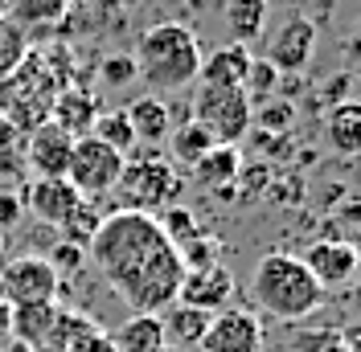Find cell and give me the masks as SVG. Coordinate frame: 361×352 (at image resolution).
<instances>
[{
	"label": "cell",
	"mask_w": 361,
	"mask_h": 352,
	"mask_svg": "<svg viewBox=\"0 0 361 352\" xmlns=\"http://www.w3.org/2000/svg\"><path fill=\"white\" fill-rule=\"evenodd\" d=\"M21 201L13 197V193H0V230H8V225H17V218H21Z\"/></svg>",
	"instance_id": "4dcf8cb0"
},
{
	"label": "cell",
	"mask_w": 361,
	"mask_h": 352,
	"mask_svg": "<svg viewBox=\"0 0 361 352\" xmlns=\"http://www.w3.org/2000/svg\"><path fill=\"white\" fill-rule=\"evenodd\" d=\"M193 172L205 189H214L218 197H234V180H238V144H214L209 152L193 164Z\"/></svg>",
	"instance_id": "e0dca14e"
},
{
	"label": "cell",
	"mask_w": 361,
	"mask_h": 352,
	"mask_svg": "<svg viewBox=\"0 0 361 352\" xmlns=\"http://www.w3.org/2000/svg\"><path fill=\"white\" fill-rule=\"evenodd\" d=\"M177 172L160 152H132L123 160V172L115 184V193L123 197L119 209H140V213H157L164 201L177 197Z\"/></svg>",
	"instance_id": "5b68a950"
},
{
	"label": "cell",
	"mask_w": 361,
	"mask_h": 352,
	"mask_svg": "<svg viewBox=\"0 0 361 352\" xmlns=\"http://www.w3.org/2000/svg\"><path fill=\"white\" fill-rule=\"evenodd\" d=\"M78 263H82V246L74 242H62L58 250H54V258H49V266L62 275V270H78Z\"/></svg>",
	"instance_id": "f1b7e54d"
},
{
	"label": "cell",
	"mask_w": 361,
	"mask_h": 352,
	"mask_svg": "<svg viewBox=\"0 0 361 352\" xmlns=\"http://www.w3.org/2000/svg\"><path fill=\"white\" fill-rule=\"evenodd\" d=\"M267 4L263 0H226L222 4V25L226 33H230V42L234 45H250L263 37V29H267Z\"/></svg>",
	"instance_id": "d6986e66"
},
{
	"label": "cell",
	"mask_w": 361,
	"mask_h": 352,
	"mask_svg": "<svg viewBox=\"0 0 361 352\" xmlns=\"http://www.w3.org/2000/svg\"><path fill=\"white\" fill-rule=\"evenodd\" d=\"M70 148H74V135L62 132V127L49 119V123H37V127H33L25 160H29V168L37 176H66Z\"/></svg>",
	"instance_id": "4fadbf2b"
},
{
	"label": "cell",
	"mask_w": 361,
	"mask_h": 352,
	"mask_svg": "<svg viewBox=\"0 0 361 352\" xmlns=\"http://www.w3.org/2000/svg\"><path fill=\"white\" fill-rule=\"evenodd\" d=\"M250 291H255V303L275 320H304L324 303V287L308 275V266L295 254H283V250L263 254L255 263Z\"/></svg>",
	"instance_id": "3957f363"
},
{
	"label": "cell",
	"mask_w": 361,
	"mask_h": 352,
	"mask_svg": "<svg viewBox=\"0 0 361 352\" xmlns=\"http://www.w3.org/2000/svg\"><path fill=\"white\" fill-rule=\"evenodd\" d=\"M202 352H263V324L247 308H222L209 315Z\"/></svg>",
	"instance_id": "ba28073f"
},
{
	"label": "cell",
	"mask_w": 361,
	"mask_h": 352,
	"mask_svg": "<svg viewBox=\"0 0 361 352\" xmlns=\"http://www.w3.org/2000/svg\"><path fill=\"white\" fill-rule=\"evenodd\" d=\"M111 344H115V352H164L169 348V336H164L160 315H140V311H132L119 324Z\"/></svg>",
	"instance_id": "ac0fdd59"
},
{
	"label": "cell",
	"mask_w": 361,
	"mask_h": 352,
	"mask_svg": "<svg viewBox=\"0 0 361 352\" xmlns=\"http://www.w3.org/2000/svg\"><path fill=\"white\" fill-rule=\"evenodd\" d=\"M230 295H234V275L222 263H214V266H202V270H185L177 303H189V308H202V311H222L230 308Z\"/></svg>",
	"instance_id": "8fae6325"
},
{
	"label": "cell",
	"mask_w": 361,
	"mask_h": 352,
	"mask_svg": "<svg viewBox=\"0 0 361 352\" xmlns=\"http://www.w3.org/2000/svg\"><path fill=\"white\" fill-rule=\"evenodd\" d=\"M300 263L308 266V275L329 291V287H341L357 275L361 254H357V246H349V242H312Z\"/></svg>",
	"instance_id": "7c38bea8"
},
{
	"label": "cell",
	"mask_w": 361,
	"mask_h": 352,
	"mask_svg": "<svg viewBox=\"0 0 361 352\" xmlns=\"http://www.w3.org/2000/svg\"><path fill=\"white\" fill-rule=\"evenodd\" d=\"M312 49H316V25L295 13L292 21H283L279 33L271 37L267 62L279 70V74H300V70L312 62Z\"/></svg>",
	"instance_id": "30bf717a"
},
{
	"label": "cell",
	"mask_w": 361,
	"mask_h": 352,
	"mask_svg": "<svg viewBox=\"0 0 361 352\" xmlns=\"http://www.w3.org/2000/svg\"><path fill=\"white\" fill-rule=\"evenodd\" d=\"M0 8L17 29H45V25L66 21L70 0H0Z\"/></svg>",
	"instance_id": "603a6c76"
},
{
	"label": "cell",
	"mask_w": 361,
	"mask_h": 352,
	"mask_svg": "<svg viewBox=\"0 0 361 352\" xmlns=\"http://www.w3.org/2000/svg\"><path fill=\"white\" fill-rule=\"evenodd\" d=\"M247 45H222L214 54H202V70H197V82H214V87H243L247 82V70H250Z\"/></svg>",
	"instance_id": "9a60e30c"
},
{
	"label": "cell",
	"mask_w": 361,
	"mask_h": 352,
	"mask_svg": "<svg viewBox=\"0 0 361 352\" xmlns=\"http://www.w3.org/2000/svg\"><path fill=\"white\" fill-rule=\"evenodd\" d=\"M123 111H128V123L135 132V144L157 148L173 132V111L164 107V99H157V94H144V99H135L132 107H123Z\"/></svg>",
	"instance_id": "2e32d148"
},
{
	"label": "cell",
	"mask_w": 361,
	"mask_h": 352,
	"mask_svg": "<svg viewBox=\"0 0 361 352\" xmlns=\"http://www.w3.org/2000/svg\"><path fill=\"white\" fill-rule=\"evenodd\" d=\"M157 221H160V230H164V238L177 246H189L197 234H202V225L193 221V213L189 209H180V205H173V209H164V213H157Z\"/></svg>",
	"instance_id": "484cf974"
},
{
	"label": "cell",
	"mask_w": 361,
	"mask_h": 352,
	"mask_svg": "<svg viewBox=\"0 0 361 352\" xmlns=\"http://www.w3.org/2000/svg\"><path fill=\"white\" fill-rule=\"evenodd\" d=\"M132 62H135V78H144V87L152 94H177V90H189L197 82L202 42L185 25L160 21L140 37Z\"/></svg>",
	"instance_id": "7a4b0ae2"
},
{
	"label": "cell",
	"mask_w": 361,
	"mask_h": 352,
	"mask_svg": "<svg viewBox=\"0 0 361 352\" xmlns=\"http://www.w3.org/2000/svg\"><path fill=\"white\" fill-rule=\"evenodd\" d=\"M82 201L87 197L70 184L66 176H37V184H29V193H25V205L45 225H66L82 209Z\"/></svg>",
	"instance_id": "9c48e42d"
},
{
	"label": "cell",
	"mask_w": 361,
	"mask_h": 352,
	"mask_svg": "<svg viewBox=\"0 0 361 352\" xmlns=\"http://www.w3.org/2000/svg\"><path fill=\"white\" fill-rule=\"evenodd\" d=\"M49 115H54V123H58L62 132H70L78 139V135H90V127H94V119H99V99L82 87H66L62 94H54Z\"/></svg>",
	"instance_id": "5bb4252c"
},
{
	"label": "cell",
	"mask_w": 361,
	"mask_h": 352,
	"mask_svg": "<svg viewBox=\"0 0 361 352\" xmlns=\"http://www.w3.org/2000/svg\"><path fill=\"white\" fill-rule=\"evenodd\" d=\"M164 320V336L173 340V344H189V348H197L202 344L205 328H209V315L214 311H202V308H189V303H173V308L160 311Z\"/></svg>",
	"instance_id": "7402d4cb"
},
{
	"label": "cell",
	"mask_w": 361,
	"mask_h": 352,
	"mask_svg": "<svg viewBox=\"0 0 361 352\" xmlns=\"http://www.w3.org/2000/svg\"><path fill=\"white\" fill-rule=\"evenodd\" d=\"M58 315H62L58 303H21V308H13V332H17L21 344L42 348L58 328Z\"/></svg>",
	"instance_id": "ffe728a7"
},
{
	"label": "cell",
	"mask_w": 361,
	"mask_h": 352,
	"mask_svg": "<svg viewBox=\"0 0 361 352\" xmlns=\"http://www.w3.org/2000/svg\"><path fill=\"white\" fill-rule=\"evenodd\" d=\"M103 78H107V87H128V82L135 78L132 54H111V58L103 62Z\"/></svg>",
	"instance_id": "83f0119b"
},
{
	"label": "cell",
	"mask_w": 361,
	"mask_h": 352,
	"mask_svg": "<svg viewBox=\"0 0 361 352\" xmlns=\"http://www.w3.org/2000/svg\"><path fill=\"white\" fill-rule=\"evenodd\" d=\"M263 4H267V8H275V4H288V0H263Z\"/></svg>",
	"instance_id": "d6a6232c"
},
{
	"label": "cell",
	"mask_w": 361,
	"mask_h": 352,
	"mask_svg": "<svg viewBox=\"0 0 361 352\" xmlns=\"http://www.w3.org/2000/svg\"><path fill=\"white\" fill-rule=\"evenodd\" d=\"M87 258L128 303V311L140 315H160L164 308H173L185 283L180 254L164 238L157 213H140V209L107 213L90 234Z\"/></svg>",
	"instance_id": "6da1fadb"
},
{
	"label": "cell",
	"mask_w": 361,
	"mask_h": 352,
	"mask_svg": "<svg viewBox=\"0 0 361 352\" xmlns=\"http://www.w3.org/2000/svg\"><path fill=\"white\" fill-rule=\"evenodd\" d=\"M119 172H123V156L119 152H111L107 144H99L94 135H78V139H74V148H70V164H66V180L87 201L115 193Z\"/></svg>",
	"instance_id": "8992f818"
},
{
	"label": "cell",
	"mask_w": 361,
	"mask_h": 352,
	"mask_svg": "<svg viewBox=\"0 0 361 352\" xmlns=\"http://www.w3.org/2000/svg\"><path fill=\"white\" fill-rule=\"evenodd\" d=\"M90 135H94L99 144H107L111 152H119L123 160L135 152V132H132V123H128V111H107V115H99L94 127H90Z\"/></svg>",
	"instance_id": "cb8c5ba5"
},
{
	"label": "cell",
	"mask_w": 361,
	"mask_h": 352,
	"mask_svg": "<svg viewBox=\"0 0 361 352\" xmlns=\"http://www.w3.org/2000/svg\"><path fill=\"white\" fill-rule=\"evenodd\" d=\"M58 287H62V275L49 266V258L21 254V258L0 266V291H4V299L13 308H21V303H54Z\"/></svg>",
	"instance_id": "52a82bcc"
},
{
	"label": "cell",
	"mask_w": 361,
	"mask_h": 352,
	"mask_svg": "<svg viewBox=\"0 0 361 352\" xmlns=\"http://www.w3.org/2000/svg\"><path fill=\"white\" fill-rule=\"evenodd\" d=\"M193 123L209 132L214 144H238L250 132V94L243 87H214V82H193V103H189Z\"/></svg>",
	"instance_id": "277c9868"
},
{
	"label": "cell",
	"mask_w": 361,
	"mask_h": 352,
	"mask_svg": "<svg viewBox=\"0 0 361 352\" xmlns=\"http://www.w3.org/2000/svg\"><path fill=\"white\" fill-rule=\"evenodd\" d=\"M324 139L341 156L361 152V103H337L324 119Z\"/></svg>",
	"instance_id": "44dd1931"
},
{
	"label": "cell",
	"mask_w": 361,
	"mask_h": 352,
	"mask_svg": "<svg viewBox=\"0 0 361 352\" xmlns=\"http://www.w3.org/2000/svg\"><path fill=\"white\" fill-rule=\"evenodd\" d=\"M275 87H279V70L271 66L267 58H263V62H250L243 90H247V94H271Z\"/></svg>",
	"instance_id": "4316f807"
},
{
	"label": "cell",
	"mask_w": 361,
	"mask_h": 352,
	"mask_svg": "<svg viewBox=\"0 0 361 352\" xmlns=\"http://www.w3.org/2000/svg\"><path fill=\"white\" fill-rule=\"evenodd\" d=\"M349 58H353V62L361 66V29L353 33V42H349Z\"/></svg>",
	"instance_id": "1f68e13d"
},
{
	"label": "cell",
	"mask_w": 361,
	"mask_h": 352,
	"mask_svg": "<svg viewBox=\"0 0 361 352\" xmlns=\"http://www.w3.org/2000/svg\"><path fill=\"white\" fill-rule=\"evenodd\" d=\"M288 123H292V107H288V103H271V107H263V127L283 132Z\"/></svg>",
	"instance_id": "f546056e"
},
{
	"label": "cell",
	"mask_w": 361,
	"mask_h": 352,
	"mask_svg": "<svg viewBox=\"0 0 361 352\" xmlns=\"http://www.w3.org/2000/svg\"><path fill=\"white\" fill-rule=\"evenodd\" d=\"M169 144H173V156H177L180 164H197L209 148H214V139H209V132H202L193 119H185V123H177L173 132H169Z\"/></svg>",
	"instance_id": "d4e9b609"
}]
</instances>
